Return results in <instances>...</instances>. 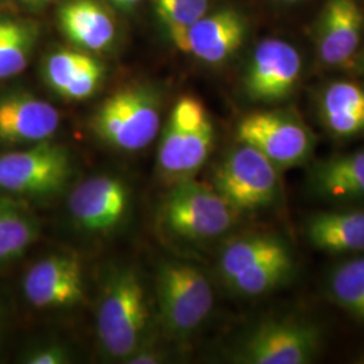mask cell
I'll return each mask as SVG.
<instances>
[{
  "label": "cell",
  "mask_w": 364,
  "mask_h": 364,
  "mask_svg": "<svg viewBox=\"0 0 364 364\" xmlns=\"http://www.w3.org/2000/svg\"><path fill=\"white\" fill-rule=\"evenodd\" d=\"M294 257L287 243L272 235H251L231 242L221 251L219 270L237 294L258 297L289 281Z\"/></svg>",
  "instance_id": "6da1fadb"
},
{
  "label": "cell",
  "mask_w": 364,
  "mask_h": 364,
  "mask_svg": "<svg viewBox=\"0 0 364 364\" xmlns=\"http://www.w3.org/2000/svg\"><path fill=\"white\" fill-rule=\"evenodd\" d=\"M149 318L147 294L136 272L122 269L112 274L97 311V336L105 351L127 359L141 348Z\"/></svg>",
  "instance_id": "7a4b0ae2"
},
{
  "label": "cell",
  "mask_w": 364,
  "mask_h": 364,
  "mask_svg": "<svg viewBox=\"0 0 364 364\" xmlns=\"http://www.w3.org/2000/svg\"><path fill=\"white\" fill-rule=\"evenodd\" d=\"M161 111L156 95L144 87H130L105 99L92 117V129L107 144L136 151L156 139Z\"/></svg>",
  "instance_id": "3957f363"
},
{
  "label": "cell",
  "mask_w": 364,
  "mask_h": 364,
  "mask_svg": "<svg viewBox=\"0 0 364 364\" xmlns=\"http://www.w3.org/2000/svg\"><path fill=\"white\" fill-rule=\"evenodd\" d=\"M236 213L213 186L192 178L176 182L161 207V218L170 232L193 240L225 234Z\"/></svg>",
  "instance_id": "277c9868"
},
{
  "label": "cell",
  "mask_w": 364,
  "mask_h": 364,
  "mask_svg": "<svg viewBox=\"0 0 364 364\" xmlns=\"http://www.w3.org/2000/svg\"><path fill=\"white\" fill-rule=\"evenodd\" d=\"M213 188L236 212L267 208L279 195V169L257 149L240 144L218 166Z\"/></svg>",
  "instance_id": "5b68a950"
},
{
  "label": "cell",
  "mask_w": 364,
  "mask_h": 364,
  "mask_svg": "<svg viewBox=\"0 0 364 364\" xmlns=\"http://www.w3.org/2000/svg\"><path fill=\"white\" fill-rule=\"evenodd\" d=\"M239 144H248L272 161L279 170L305 164L314 149V136L305 123L287 111H257L236 127Z\"/></svg>",
  "instance_id": "8992f818"
},
{
  "label": "cell",
  "mask_w": 364,
  "mask_h": 364,
  "mask_svg": "<svg viewBox=\"0 0 364 364\" xmlns=\"http://www.w3.org/2000/svg\"><path fill=\"white\" fill-rule=\"evenodd\" d=\"M156 293L165 326L178 335L201 326L215 304L208 278L188 263L164 264L158 273Z\"/></svg>",
  "instance_id": "52a82bcc"
},
{
  "label": "cell",
  "mask_w": 364,
  "mask_h": 364,
  "mask_svg": "<svg viewBox=\"0 0 364 364\" xmlns=\"http://www.w3.org/2000/svg\"><path fill=\"white\" fill-rule=\"evenodd\" d=\"M321 343V331L312 321L296 317L270 318L248 335L236 359L247 364L312 363Z\"/></svg>",
  "instance_id": "ba28073f"
},
{
  "label": "cell",
  "mask_w": 364,
  "mask_h": 364,
  "mask_svg": "<svg viewBox=\"0 0 364 364\" xmlns=\"http://www.w3.org/2000/svg\"><path fill=\"white\" fill-rule=\"evenodd\" d=\"M72 176L68 150L50 141L0 156V191L25 196L60 192Z\"/></svg>",
  "instance_id": "9c48e42d"
},
{
  "label": "cell",
  "mask_w": 364,
  "mask_h": 364,
  "mask_svg": "<svg viewBox=\"0 0 364 364\" xmlns=\"http://www.w3.org/2000/svg\"><path fill=\"white\" fill-rule=\"evenodd\" d=\"M302 69V55L289 41L262 39L248 60L245 92L254 103H281L296 91Z\"/></svg>",
  "instance_id": "30bf717a"
},
{
  "label": "cell",
  "mask_w": 364,
  "mask_h": 364,
  "mask_svg": "<svg viewBox=\"0 0 364 364\" xmlns=\"http://www.w3.org/2000/svg\"><path fill=\"white\" fill-rule=\"evenodd\" d=\"M364 13L359 0H326L313 27L316 55L329 69L351 65L362 45Z\"/></svg>",
  "instance_id": "8fae6325"
},
{
  "label": "cell",
  "mask_w": 364,
  "mask_h": 364,
  "mask_svg": "<svg viewBox=\"0 0 364 364\" xmlns=\"http://www.w3.org/2000/svg\"><path fill=\"white\" fill-rule=\"evenodd\" d=\"M247 34L246 16L235 7H221L200 18L174 46L204 64L220 65L243 46Z\"/></svg>",
  "instance_id": "7c38bea8"
},
{
  "label": "cell",
  "mask_w": 364,
  "mask_h": 364,
  "mask_svg": "<svg viewBox=\"0 0 364 364\" xmlns=\"http://www.w3.org/2000/svg\"><path fill=\"white\" fill-rule=\"evenodd\" d=\"M23 293L38 309L76 306L85 297L80 260L69 255H52L39 260L25 275Z\"/></svg>",
  "instance_id": "4fadbf2b"
},
{
  "label": "cell",
  "mask_w": 364,
  "mask_h": 364,
  "mask_svg": "<svg viewBox=\"0 0 364 364\" xmlns=\"http://www.w3.org/2000/svg\"><path fill=\"white\" fill-rule=\"evenodd\" d=\"M130 193L115 177L99 176L80 183L69 198V212L84 231L103 234L117 227L127 213Z\"/></svg>",
  "instance_id": "5bb4252c"
},
{
  "label": "cell",
  "mask_w": 364,
  "mask_h": 364,
  "mask_svg": "<svg viewBox=\"0 0 364 364\" xmlns=\"http://www.w3.org/2000/svg\"><path fill=\"white\" fill-rule=\"evenodd\" d=\"M61 117L55 107L26 91L0 96V144H37L50 141Z\"/></svg>",
  "instance_id": "9a60e30c"
},
{
  "label": "cell",
  "mask_w": 364,
  "mask_h": 364,
  "mask_svg": "<svg viewBox=\"0 0 364 364\" xmlns=\"http://www.w3.org/2000/svg\"><path fill=\"white\" fill-rule=\"evenodd\" d=\"M105 68L85 50L61 49L43 64V77L53 91L68 100H85L99 90Z\"/></svg>",
  "instance_id": "2e32d148"
},
{
  "label": "cell",
  "mask_w": 364,
  "mask_h": 364,
  "mask_svg": "<svg viewBox=\"0 0 364 364\" xmlns=\"http://www.w3.org/2000/svg\"><path fill=\"white\" fill-rule=\"evenodd\" d=\"M63 34L85 52H103L115 41L117 27L111 15L95 0H68L58 9Z\"/></svg>",
  "instance_id": "e0dca14e"
},
{
  "label": "cell",
  "mask_w": 364,
  "mask_h": 364,
  "mask_svg": "<svg viewBox=\"0 0 364 364\" xmlns=\"http://www.w3.org/2000/svg\"><path fill=\"white\" fill-rule=\"evenodd\" d=\"M305 234L313 247L332 255L364 251V210H329L312 215Z\"/></svg>",
  "instance_id": "ac0fdd59"
},
{
  "label": "cell",
  "mask_w": 364,
  "mask_h": 364,
  "mask_svg": "<svg viewBox=\"0 0 364 364\" xmlns=\"http://www.w3.org/2000/svg\"><path fill=\"white\" fill-rule=\"evenodd\" d=\"M318 112L331 135L343 139L363 135V87L347 80L329 82L320 95Z\"/></svg>",
  "instance_id": "d6986e66"
},
{
  "label": "cell",
  "mask_w": 364,
  "mask_h": 364,
  "mask_svg": "<svg viewBox=\"0 0 364 364\" xmlns=\"http://www.w3.org/2000/svg\"><path fill=\"white\" fill-rule=\"evenodd\" d=\"M311 186L317 195L331 201H363L364 149L316 164Z\"/></svg>",
  "instance_id": "ffe728a7"
},
{
  "label": "cell",
  "mask_w": 364,
  "mask_h": 364,
  "mask_svg": "<svg viewBox=\"0 0 364 364\" xmlns=\"http://www.w3.org/2000/svg\"><path fill=\"white\" fill-rule=\"evenodd\" d=\"M38 38L31 21L0 18V80L11 78L26 69Z\"/></svg>",
  "instance_id": "44dd1931"
},
{
  "label": "cell",
  "mask_w": 364,
  "mask_h": 364,
  "mask_svg": "<svg viewBox=\"0 0 364 364\" xmlns=\"http://www.w3.org/2000/svg\"><path fill=\"white\" fill-rule=\"evenodd\" d=\"M326 291L341 311L364 323V255L333 267L326 277Z\"/></svg>",
  "instance_id": "7402d4cb"
},
{
  "label": "cell",
  "mask_w": 364,
  "mask_h": 364,
  "mask_svg": "<svg viewBox=\"0 0 364 364\" xmlns=\"http://www.w3.org/2000/svg\"><path fill=\"white\" fill-rule=\"evenodd\" d=\"M37 237L36 220L13 203L0 200V262L21 257Z\"/></svg>",
  "instance_id": "603a6c76"
},
{
  "label": "cell",
  "mask_w": 364,
  "mask_h": 364,
  "mask_svg": "<svg viewBox=\"0 0 364 364\" xmlns=\"http://www.w3.org/2000/svg\"><path fill=\"white\" fill-rule=\"evenodd\" d=\"M153 6L174 45L189 27L209 11V0H153Z\"/></svg>",
  "instance_id": "cb8c5ba5"
},
{
  "label": "cell",
  "mask_w": 364,
  "mask_h": 364,
  "mask_svg": "<svg viewBox=\"0 0 364 364\" xmlns=\"http://www.w3.org/2000/svg\"><path fill=\"white\" fill-rule=\"evenodd\" d=\"M25 362L28 364H65L69 362V356L63 347L48 346L28 353Z\"/></svg>",
  "instance_id": "d4e9b609"
},
{
  "label": "cell",
  "mask_w": 364,
  "mask_h": 364,
  "mask_svg": "<svg viewBox=\"0 0 364 364\" xmlns=\"http://www.w3.org/2000/svg\"><path fill=\"white\" fill-rule=\"evenodd\" d=\"M159 359L161 356L156 352L138 348L126 359V362L132 364H156L159 363Z\"/></svg>",
  "instance_id": "484cf974"
},
{
  "label": "cell",
  "mask_w": 364,
  "mask_h": 364,
  "mask_svg": "<svg viewBox=\"0 0 364 364\" xmlns=\"http://www.w3.org/2000/svg\"><path fill=\"white\" fill-rule=\"evenodd\" d=\"M108 1H111L114 6H117L122 10H131L136 7L142 0H108Z\"/></svg>",
  "instance_id": "4316f807"
},
{
  "label": "cell",
  "mask_w": 364,
  "mask_h": 364,
  "mask_svg": "<svg viewBox=\"0 0 364 364\" xmlns=\"http://www.w3.org/2000/svg\"><path fill=\"white\" fill-rule=\"evenodd\" d=\"M275 1H278L279 4H284V6H296L305 0H275Z\"/></svg>",
  "instance_id": "83f0119b"
},
{
  "label": "cell",
  "mask_w": 364,
  "mask_h": 364,
  "mask_svg": "<svg viewBox=\"0 0 364 364\" xmlns=\"http://www.w3.org/2000/svg\"><path fill=\"white\" fill-rule=\"evenodd\" d=\"M25 3L27 4H33V6H39V4H45V3H48V1H50V0H23Z\"/></svg>",
  "instance_id": "f1b7e54d"
}]
</instances>
